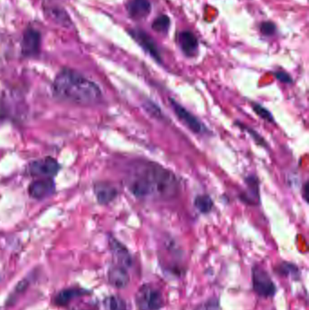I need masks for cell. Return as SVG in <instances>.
Returning <instances> with one entry per match:
<instances>
[{
    "mask_svg": "<svg viewBox=\"0 0 309 310\" xmlns=\"http://www.w3.org/2000/svg\"><path fill=\"white\" fill-rule=\"evenodd\" d=\"M94 194L96 195L97 200L100 204H108L116 199L118 192L114 186L106 184L99 182L94 186Z\"/></svg>",
    "mask_w": 309,
    "mask_h": 310,
    "instance_id": "obj_12",
    "label": "cell"
},
{
    "mask_svg": "<svg viewBox=\"0 0 309 310\" xmlns=\"http://www.w3.org/2000/svg\"><path fill=\"white\" fill-rule=\"evenodd\" d=\"M134 38L137 39V41L142 44V46L150 54V56L152 58H154L156 60L160 61V56L159 51L156 48V46L154 44V42L152 40V39L147 36V34L144 33V32H138V31H134Z\"/></svg>",
    "mask_w": 309,
    "mask_h": 310,
    "instance_id": "obj_16",
    "label": "cell"
},
{
    "mask_svg": "<svg viewBox=\"0 0 309 310\" xmlns=\"http://www.w3.org/2000/svg\"><path fill=\"white\" fill-rule=\"evenodd\" d=\"M194 310H220V302L217 298H212L198 305Z\"/></svg>",
    "mask_w": 309,
    "mask_h": 310,
    "instance_id": "obj_23",
    "label": "cell"
},
{
    "mask_svg": "<svg viewBox=\"0 0 309 310\" xmlns=\"http://www.w3.org/2000/svg\"><path fill=\"white\" fill-rule=\"evenodd\" d=\"M108 280L112 286L122 290L128 286L130 282V274L126 268L114 264L108 272Z\"/></svg>",
    "mask_w": 309,
    "mask_h": 310,
    "instance_id": "obj_10",
    "label": "cell"
},
{
    "mask_svg": "<svg viewBox=\"0 0 309 310\" xmlns=\"http://www.w3.org/2000/svg\"><path fill=\"white\" fill-rule=\"evenodd\" d=\"M109 246H110L114 260L116 262V265L124 266L127 270H129L132 266V264H134L132 258L124 245H122L114 238H111L109 240Z\"/></svg>",
    "mask_w": 309,
    "mask_h": 310,
    "instance_id": "obj_9",
    "label": "cell"
},
{
    "mask_svg": "<svg viewBox=\"0 0 309 310\" xmlns=\"http://www.w3.org/2000/svg\"><path fill=\"white\" fill-rule=\"evenodd\" d=\"M246 190L242 195V200L246 204L256 205L260 202V184L254 176H248L246 179Z\"/></svg>",
    "mask_w": 309,
    "mask_h": 310,
    "instance_id": "obj_13",
    "label": "cell"
},
{
    "mask_svg": "<svg viewBox=\"0 0 309 310\" xmlns=\"http://www.w3.org/2000/svg\"><path fill=\"white\" fill-rule=\"evenodd\" d=\"M308 184L306 182L304 185V192H303L304 200H308Z\"/></svg>",
    "mask_w": 309,
    "mask_h": 310,
    "instance_id": "obj_27",
    "label": "cell"
},
{
    "mask_svg": "<svg viewBox=\"0 0 309 310\" xmlns=\"http://www.w3.org/2000/svg\"><path fill=\"white\" fill-rule=\"evenodd\" d=\"M136 303L139 310H160L164 306V296L158 288L144 284L136 293Z\"/></svg>",
    "mask_w": 309,
    "mask_h": 310,
    "instance_id": "obj_3",
    "label": "cell"
},
{
    "mask_svg": "<svg viewBox=\"0 0 309 310\" xmlns=\"http://www.w3.org/2000/svg\"><path fill=\"white\" fill-rule=\"evenodd\" d=\"M252 285L256 295L261 298H272L276 292L274 281L260 266H256L252 268Z\"/></svg>",
    "mask_w": 309,
    "mask_h": 310,
    "instance_id": "obj_4",
    "label": "cell"
},
{
    "mask_svg": "<svg viewBox=\"0 0 309 310\" xmlns=\"http://www.w3.org/2000/svg\"><path fill=\"white\" fill-rule=\"evenodd\" d=\"M46 13L50 16L51 20L60 26H63L66 28L72 26V21L69 18L68 12H66L63 8L59 6H49L46 10Z\"/></svg>",
    "mask_w": 309,
    "mask_h": 310,
    "instance_id": "obj_15",
    "label": "cell"
},
{
    "mask_svg": "<svg viewBox=\"0 0 309 310\" xmlns=\"http://www.w3.org/2000/svg\"><path fill=\"white\" fill-rule=\"evenodd\" d=\"M275 76L276 79H278L280 82H285V84L292 82V78L288 74L285 73V72H282V71L276 72Z\"/></svg>",
    "mask_w": 309,
    "mask_h": 310,
    "instance_id": "obj_26",
    "label": "cell"
},
{
    "mask_svg": "<svg viewBox=\"0 0 309 310\" xmlns=\"http://www.w3.org/2000/svg\"><path fill=\"white\" fill-rule=\"evenodd\" d=\"M41 48V34L38 30L33 28H28L24 30L22 41L21 51L26 58H34L38 54Z\"/></svg>",
    "mask_w": 309,
    "mask_h": 310,
    "instance_id": "obj_6",
    "label": "cell"
},
{
    "mask_svg": "<svg viewBox=\"0 0 309 310\" xmlns=\"http://www.w3.org/2000/svg\"><path fill=\"white\" fill-rule=\"evenodd\" d=\"M261 32L266 36H271L274 34L276 31L275 24L271 22H265L261 24Z\"/></svg>",
    "mask_w": 309,
    "mask_h": 310,
    "instance_id": "obj_25",
    "label": "cell"
},
{
    "mask_svg": "<svg viewBox=\"0 0 309 310\" xmlns=\"http://www.w3.org/2000/svg\"><path fill=\"white\" fill-rule=\"evenodd\" d=\"M106 305L109 310H130V306L120 296H109L106 300Z\"/></svg>",
    "mask_w": 309,
    "mask_h": 310,
    "instance_id": "obj_19",
    "label": "cell"
},
{
    "mask_svg": "<svg viewBox=\"0 0 309 310\" xmlns=\"http://www.w3.org/2000/svg\"><path fill=\"white\" fill-rule=\"evenodd\" d=\"M127 187L138 199L169 200L179 192V182L172 170L154 162H139L127 178Z\"/></svg>",
    "mask_w": 309,
    "mask_h": 310,
    "instance_id": "obj_1",
    "label": "cell"
},
{
    "mask_svg": "<svg viewBox=\"0 0 309 310\" xmlns=\"http://www.w3.org/2000/svg\"><path fill=\"white\" fill-rule=\"evenodd\" d=\"M127 10L132 18L142 20L150 14L152 6L149 0H130Z\"/></svg>",
    "mask_w": 309,
    "mask_h": 310,
    "instance_id": "obj_11",
    "label": "cell"
},
{
    "mask_svg": "<svg viewBox=\"0 0 309 310\" xmlns=\"http://www.w3.org/2000/svg\"><path fill=\"white\" fill-rule=\"evenodd\" d=\"M56 184L52 178H38L32 182L28 187V194L36 200H43L54 192Z\"/></svg>",
    "mask_w": 309,
    "mask_h": 310,
    "instance_id": "obj_8",
    "label": "cell"
},
{
    "mask_svg": "<svg viewBox=\"0 0 309 310\" xmlns=\"http://www.w3.org/2000/svg\"><path fill=\"white\" fill-rule=\"evenodd\" d=\"M276 272L282 276H291L293 278L300 276V270L298 266L288 262H283L280 264L276 266Z\"/></svg>",
    "mask_w": 309,
    "mask_h": 310,
    "instance_id": "obj_20",
    "label": "cell"
},
{
    "mask_svg": "<svg viewBox=\"0 0 309 310\" xmlns=\"http://www.w3.org/2000/svg\"><path fill=\"white\" fill-rule=\"evenodd\" d=\"M179 42L184 53L188 56H194L198 52V39L192 33L185 31L180 34Z\"/></svg>",
    "mask_w": 309,
    "mask_h": 310,
    "instance_id": "obj_14",
    "label": "cell"
},
{
    "mask_svg": "<svg viewBox=\"0 0 309 310\" xmlns=\"http://www.w3.org/2000/svg\"><path fill=\"white\" fill-rule=\"evenodd\" d=\"M170 106L174 109L175 114L179 118L180 122L184 124L187 128H188L192 132H194L197 134H200L204 130L202 122L198 120V118L194 116L190 112L188 111L185 107L180 104L179 102H176L174 99H170Z\"/></svg>",
    "mask_w": 309,
    "mask_h": 310,
    "instance_id": "obj_7",
    "label": "cell"
},
{
    "mask_svg": "<svg viewBox=\"0 0 309 310\" xmlns=\"http://www.w3.org/2000/svg\"><path fill=\"white\" fill-rule=\"evenodd\" d=\"M170 18L167 16H160L158 18H156L152 24V28L156 32L160 33H164L167 30H169Z\"/></svg>",
    "mask_w": 309,
    "mask_h": 310,
    "instance_id": "obj_21",
    "label": "cell"
},
{
    "mask_svg": "<svg viewBox=\"0 0 309 310\" xmlns=\"http://www.w3.org/2000/svg\"><path fill=\"white\" fill-rule=\"evenodd\" d=\"M238 127H242L243 130H246V131L250 134V136H252V138L256 140V142H258L260 146H266V142H265V140H264L258 132L254 131V130H252L250 128H248V127H246V126H244V124H240V126H238Z\"/></svg>",
    "mask_w": 309,
    "mask_h": 310,
    "instance_id": "obj_24",
    "label": "cell"
},
{
    "mask_svg": "<svg viewBox=\"0 0 309 310\" xmlns=\"http://www.w3.org/2000/svg\"><path fill=\"white\" fill-rule=\"evenodd\" d=\"M87 294L86 291L78 288H68L58 293V296L54 298V303L58 306H66L69 302H71L74 298L81 296Z\"/></svg>",
    "mask_w": 309,
    "mask_h": 310,
    "instance_id": "obj_17",
    "label": "cell"
},
{
    "mask_svg": "<svg viewBox=\"0 0 309 310\" xmlns=\"http://www.w3.org/2000/svg\"><path fill=\"white\" fill-rule=\"evenodd\" d=\"M60 169L58 160L52 157H44L33 160L28 166L29 174L38 178H53Z\"/></svg>",
    "mask_w": 309,
    "mask_h": 310,
    "instance_id": "obj_5",
    "label": "cell"
},
{
    "mask_svg": "<svg viewBox=\"0 0 309 310\" xmlns=\"http://www.w3.org/2000/svg\"><path fill=\"white\" fill-rule=\"evenodd\" d=\"M194 206L202 214H208L213 208V200L212 198L206 195H198L194 200Z\"/></svg>",
    "mask_w": 309,
    "mask_h": 310,
    "instance_id": "obj_18",
    "label": "cell"
},
{
    "mask_svg": "<svg viewBox=\"0 0 309 310\" xmlns=\"http://www.w3.org/2000/svg\"><path fill=\"white\" fill-rule=\"evenodd\" d=\"M54 94L60 99L80 106H91L102 99L96 84L70 68L61 70L54 78Z\"/></svg>",
    "mask_w": 309,
    "mask_h": 310,
    "instance_id": "obj_2",
    "label": "cell"
},
{
    "mask_svg": "<svg viewBox=\"0 0 309 310\" xmlns=\"http://www.w3.org/2000/svg\"><path fill=\"white\" fill-rule=\"evenodd\" d=\"M253 110L263 120H265L266 122H270L274 121V117L271 114L270 112L266 109L265 107L262 106L260 104H253Z\"/></svg>",
    "mask_w": 309,
    "mask_h": 310,
    "instance_id": "obj_22",
    "label": "cell"
}]
</instances>
